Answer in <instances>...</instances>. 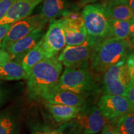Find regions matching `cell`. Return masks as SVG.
Returning a JSON list of instances; mask_svg holds the SVG:
<instances>
[{
  "instance_id": "cell-1",
  "label": "cell",
  "mask_w": 134,
  "mask_h": 134,
  "mask_svg": "<svg viewBox=\"0 0 134 134\" xmlns=\"http://www.w3.org/2000/svg\"><path fill=\"white\" fill-rule=\"evenodd\" d=\"M62 70L57 56L45 58L36 64L26 79L28 96L34 100L42 98L58 83Z\"/></svg>"
},
{
  "instance_id": "cell-2",
  "label": "cell",
  "mask_w": 134,
  "mask_h": 134,
  "mask_svg": "<svg viewBox=\"0 0 134 134\" xmlns=\"http://www.w3.org/2000/svg\"><path fill=\"white\" fill-rule=\"evenodd\" d=\"M131 42L128 40L104 38L94 47L89 63L96 73H103L108 68L129 55Z\"/></svg>"
},
{
  "instance_id": "cell-3",
  "label": "cell",
  "mask_w": 134,
  "mask_h": 134,
  "mask_svg": "<svg viewBox=\"0 0 134 134\" xmlns=\"http://www.w3.org/2000/svg\"><path fill=\"white\" fill-rule=\"evenodd\" d=\"M86 96L98 90L94 76L88 68H66L54 88Z\"/></svg>"
},
{
  "instance_id": "cell-4",
  "label": "cell",
  "mask_w": 134,
  "mask_h": 134,
  "mask_svg": "<svg viewBox=\"0 0 134 134\" xmlns=\"http://www.w3.org/2000/svg\"><path fill=\"white\" fill-rule=\"evenodd\" d=\"M81 14L88 36L97 39L107 37L110 19L103 4H87L82 10Z\"/></svg>"
},
{
  "instance_id": "cell-5",
  "label": "cell",
  "mask_w": 134,
  "mask_h": 134,
  "mask_svg": "<svg viewBox=\"0 0 134 134\" xmlns=\"http://www.w3.org/2000/svg\"><path fill=\"white\" fill-rule=\"evenodd\" d=\"M100 40L88 36L86 41L81 45L65 46L58 60L66 68H88L94 48Z\"/></svg>"
},
{
  "instance_id": "cell-6",
  "label": "cell",
  "mask_w": 134,
  "mask_h": 134,
  "mask_svg": "<svg viewBox=\"0 0 134 134\" xmlns=\"http://www.w3.org/2000/svg\"><path fill=\"white\" fill-rule=\"evenodd\" d=\"M105 120L97 105H83L73 119V126L80 134H96L103 128Z\"/></svg>"
},
{
  "instance_id": "cell-7",
  "label": "cell",
  "mask_w": 134,
  "mask_h": 134,
  "mask_svg": "<svg viewBox=\"0 0 134 134\" xmlns=\"http://www.w3.org/2000/svg\"><path fill=\"white\" fill-rule=\"evenodd\" d=\"M47 23L40 14L32 15L16 22L12 24L6 34L0 49L6 51L15 42L29 34L34 30L44 27Z\"/></svg>"
},
{
  "instance_id": "cell-8",
  "label": "cell",
  "mask_w": 134,
  "mask_h": 134,
  "mask_svg": "<svg viewBox=\"0 0 134 134\" xmlns=\"http://www.w3.org/2000/svg\"><path fill=\"white\" fill-rule=\"evenodd\" d=\"M97 106L105 119L116 122L122 116L133 111L126 97L103 94L99 99Z\"/></svg>"
},
{
  "instance_id": "cell-9",
  "label": "cell",
  "mask_w": 134,
  "mask_h": 134,
  "mask_svg": "<svg viewBox=\"0 0 134 134\" xmlns=\"http://www.w3.org/2000/svg\"><path fill=\"white\" fill-rule=\"evenodd\" d=\"M45 58L57 56L66 46L64 25L62 18L50 22L47 31L42 39Z\"/></svg>"
},
{
  "instance_id": "cell-10",
  "label": "cell",
  "mask_w": 134,
  "mask_h": 134,
  "mask_svg": "<svg viewBox=\"0 0 134 134\" xmlns=\"http://www.w3.org/2000/svg\"><path fill=\"white\" fill-rule=\"evenodd\" d=\"M66 46H76L86 41L88 34L81 13L72 11L62 18Z\"/></svg>"
},
{
  "instance_id": "cell-11",
  "label": "cell",
  "mask_w": 134,
  "mask_h": 134,
  "mask_svg": "<svg viewBox=\"0 0 134 134\" xmlns=\"http://www.w3.org/2000/svg\"><path fill=\"white\" fill-rule=\"evenodd\" d=\"M44 34V27L34 30L29 34L13 43L6 51L11 54L13 61L20 63L24 55L36 46L43 38Z\"/></svg>"
},
{
  "instance_id": "cell-12",
  "label": "cell",
  "mask_w": 134,
  "mask_h": 134,
  "mask_svg": "<svg viewBox=\"0 0 134 134\" xmlns=\"http://www.w3.org/2000/svg\"><path fill=\"white\" fill-rule=\"evenodd\" d=\"M42 0H15L4 16L0 20V26L13 24L31 16Z\"/></svg>"
},
{
  "instance_id": "cell-13",
  "label": "cell",
  "mask_w": 134,
  "mask_h": 134,
  "mask_svg": "<svg viewBox=\"0 0 134 134\" xmlns=\"http://www.w3.org/2000/svg\"><path fill=\"white\" fill-rule=\"evenodd\" d=\"M42 2L40 14L47 23L76 11L69 0H42Z\"/></svg>"
},
{
  "instance_id": "cell-14",
  "label": "cell",
  "mask_w": 134,
  "mask_h": 134,
  "mask_svg": "<svg viewBox=\"0 0 134 134\" xmlns=\"http://www.w3.org/2000/svg\"><path fill=\"white\" fill-rule=\"evenodd\" d=\"M42 99L50 103L75 107L83 106L86 101L85 96L58 88H52Z\"/></svg>"
},
{
  "instance_id": "cell-15",
  "label": "cell",
  "mask_w": 134,
  "mask_h": 134,
  "mask_svg": "<svg viewBox=\"0 0 134 134\" xmlns=\"http://www.w3.org/2000/svg\"><path fill=\"white\" fill-rule=\"evenodd\" d=\"M43 104L53 119L60 123H66L74 119L82 107L52 104L47 101H44Z\"/></svg>"
},
{
  "instance_id": "cell-16",
  "label": "cell",
  "mask_w": 134,
  "mask_h": 134,
  "mask_svg": "<svg viewBox=\"0 0 134 134\" xmlns=\"http://www.w3.org/2000/svg\"><path fill=\"white\" fill-rule=\"evenodd\" d=\"M110 19L117 21H129L133 19L134 11L127 3L104 2L102 4Z\"/></svg>"
},
{
  "instance_id": "cell-17",
  "label": "cell",
  "mask_w": 134,
  "mask_h": 134,
  "mask_svg": "<svg viewBox=\"0 0 134 134\" xmlns=\"http://www.w3.org/2000/svg\"><path fill=\"white\" fill-rule=\"evenodd\" d=\"M26 78V72L19 63L11 60L0 64V80L15 81Z\"/></svg>"
},
{
  "instance_id": "cell-18",
  "label": "cell",
  "mask_w": 134,
  "mask_h": 134,
  "mask_svg": "<svg viewBox=\"0 0 134 134\" xmlns=\"http://www.w3.org/2000/svg\"><path fill=\"white\" fill-rule=\"evenodd\" d=\"M133 23V19L129 21H117L110 19L109 29L108 36L105 38L129 41L130 27Z\"/></svg>"
},
{
  "instance_id": "cell-19",
  "label": "cell",
  "mask_w": 134,
  "mask_h": 134,
  "mask_svg": "<svg viewBox=\"0 0 134 134\" xmlns=\"http://www.w3.org/2000/svg\"><path fill=\"white\" fill-rule=\"evenodd\" d=\"M45 58V55L42 45V40L35 47L24 55L20 64L26 72L27 76L29 75L32 68L38 63Z\"/></svg>"
},
{
  "instance_id": "cell-20",
  "label": "cell",
  "mask_w": 134,
  "mask_h": 134,
  "mask_svg": "<svg viewBox=\"0 0 134 134\" xmlns=\"http://www.w3.org/2000/svg\"><path fill=\"white\" fill-rule=\"evenodd\" d=\"M20 126L18 117L9 111L0 113V134H19Z\"/></svg>"
},
{
  "instance_id": "cell-21",
  "label": "cell",
  "mask_w": 134,
  "mask_h": 134,
  "mask_svg": "<svg viewBox=\"0 0 134 134\" xmlns=\"http://www.w3.org/2000/svg\"><path fill=\"white\" fill-rule=\"evenodd\" d=\"M131 83L120 79L103 86V91L105 94L127 96L129 86Z\"/></svg>"
},
{
  "instance_id": "cell-22",
  "label": "cell",
  "mask_w": 134,
  "mask_h": 134,
  "mask_svg": "<svg viewBox=\"0 0 134 134\" xmlns=\"http://www.w3.org/2000/svg\"><path fill=\"white\" fill-rule=\"evenodd\" d=\"M116 122L115 128L120 134H134L133 111L125 114Z\"/></svg>"
},
{
  "instance_id": "cell-23",
  "label": "cell",
  "mask_w": 134,
  "mask_h": 134,
  "mask_svg": "<svg viewBox=\"0 0 134 134\" xmlns=\"http://www.w3.org/2000/svg\"><path fill=\"white\" fill-rule=\"evenodd\" d=\"M52 129L46 124H38L32 128L31 134H50Z\"/></svg>"
},
{
  "instance_id": "cell-24",
  "label": "cell",
  "mask_w": 134,
  "mask_h": 134,
  "mask_svg": "<svg viewBox=\"0 0 134 134\" xmlns=\"http://www.w3.org/2000/svg\"><path fill=\"white\" fill-rule=\"evenodd\" d=\"M14 1L15 0H0V20L4 16Z\"/></svg>"
},
{
  "instance_id": "cell-25",
  "label": "cell",
  "mask_w": 134,
  "mask_h": 134,
  "mask_svg": "<svg viewBox=\"0 0 134 134\" xmlns=\"http://www.w3.org/2000/svg\"><path fill=\"white\" fill-rule=\"evenodd\" d=\"M11 26H12V24H11L0 26V48L2 46L3 40H4Z\"/></svg>"
},
{
  "instance_id": "cell-26",
  "label": "cell",
  "mask_w": 134,
  "mask_h": 134,
  "mask_svg": "<svg viewBox=\"0 0 134 134\" xmlns=\"http://www.w3.org/2000/svg\"><path fill=\"white\" fill-rule=\"evenodd\" d=\"M126 98L129 102L132 108L134 109V83H131L129 86Z\"/></svg>"
},
{
  "instance_id": "cell-27",
  "label": "cell",
  "mask_w": 134,
  "mask_h": 134,
  "mask_svg": "<svg viewBox=\"0 0 134 134\" xmlns=\"http://www.w3.org/2000/svg\"><path fill=\"white\" fill-rule=\"evenodd\" d=\"M100 134H120L117 131L115 126L110 124H106L104 125L102 129V132Z\"/></svg>"
},
{
  "instance_id": "cell-28",
  "label": "cell",
  "mask_w": 134,
  "mask_h": 134,
  "mask_svg": "<svg viewBox=\"0 0 134 134\" xmlns=\"http://www.w3.org/2000/svg\"><path fill=\"white\" fill-rule=\"evenodd\" d=\"M13 60L12 56L7 51L0 49V64Z\"/></svg>"
},
{
  "instance_id": "cell-29",
  "label": "cell",
  "mask_w": 134,
  "mask_h": 134,
  "mask_svg": "<svg viewBox=\"0 0 134 134\" xmlns=\"http://www.w3.org/2000/svg\"><path fill=\"white\" fill-rule=\"evenodd\" d=\"M68 123H63L62 125H60V127H58V128L52 130L50 132V134H63L65 129L66 128V127L68 126Z\"/></svg>"
},
{
  "instance_id": "cell-30",
  "label": "cell",
  "mask_w": 134,
  "mask_h": 134,
  "mask_svg": "<svg viewBox=\"0 0 134 134\" xmlns=\"http://www.w3.org/2000/svg\"><path fill=\"white\" fill-rule=\"evenodd\" d=\"M129 0H105V2L114 3H127Z\"/></svg>"
},
{
  "instance_id": "cell-31",
  "label": "cell",
  "mask_w": 134,
  "mask_h": 134,
  "mask_svg": "<svg viewBox=\"0 0 134 134\" xmlns=\"http://www.w3.org/2000/svg\"><path fill=\"white\" fill-rule=\"evenodd\" d=\"M97 1H98V0H80V1L82 3V4H90V3H94L96 2Z\"/></svg>"
},
{
  "instance_id": "cell-32",
  "label": "cell",
  "mask_w": 134,
  "mask_h": 134,
  "mask_svg": "<svg viewBox=\"0 0 134 134\" xmlns=\"http://www.w3.org/2000/svg\"><path fill=\"white\" fill-rule=\"evenodd\" d=\"M63 134H80V133L79 132L77 131V130L75 129L74 127H73V130H70V131L68 132H66V130H65L64 133H63Z\"/></svg>"
},
{
  "instance_id": "cell-33",
  "label": "cell",
  "mask_w": 134,
  "mask_h": 134,
  "mask_svg": "<svg viewBox=\"0 0 134 134\" xmlns=\"http://www.w3.org/2000/svg\"><path fill=\"white\" fill-rule=\"evenodd\" d=\"M133 1H134V0H129L128 2H127V4H128V6L130 7V9H131L133 11H134Z\"/></svg>"
},
{
  "instance_id": "cell-34",
  "label": "cell",
  "mask_w": 134,
  "mask_h": 134,
  "mask_svg": "<svg viewBox=\"0 0 134 134\" xmlns=\"http://www.w3.org/2000/svg\"><path fill=\"white\" fill-rule=\"evenodd\" d=\"M3 97H4V94H3V92L1 88H0V99H3Z\"/></svg>"
},
{
  "instance_id": "cell-35",
  "label": "cell",
  "mask_w": 134,
  "mask_h": 134,
  "mask_svg": "<svg viewBox=\"0 0 134 134\" xmlns=\"http://www.w3.org/2000/svg\"><path fill=\"white\" fill-rule=\"evenodd\" d=\"M3 99H0V107H1V105L3 104Z\"/></svg>"
}]
</instances>
